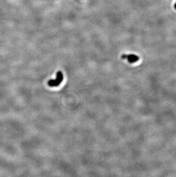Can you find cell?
<instances>
[{
    "mask_svg": "<svg viewBox=\"0 0 176 177\" xmlns=\"http://www.w3.org/2000/svg\"><path fill=\"white\" fill-rule=\"evenodd\" d=\"M56 79L54 80H49L48 81V85L50 87H57L62 83V80L64 79L63 74H62L61 71H58L56 75Z\"/></svg>",
    "mask_w": 176,
    "mask_h": 177,
    "instance_id": "1",
    "label": "cell"
},
{
    "mask_svg": "<svg viewBox=\"0 0 176 177\" xmlns=\"http://www.w3.org/2000/svg\"><path fill=\"white\" fill-rule=\"evenodd\" d=\"M174 8L175 9V10H176V3H175V5H174Z\"/></svg>",
    "mask_w": 176,
    "mask_h": 177,
    "instance_id": "3",
    "label": "cell"
},
{
    "mask_svg": "<svg viewBox=\"0 0 176 177\" xmlns=\"http://www.w3.org/2000/svg\"><path fill=\"white\" fill-rule=\"evenodd\" d=\"M121 58L122 59H126L130 63H135V62L138 61L139 59L138 56L135 55H132V54H130V55L124 54V55H122Z\"/></svg>",
    "mask_w": 176,
    "mask_h": 177,
    "instance_id": "2",
    "label": "cell"
}]
</instances>
